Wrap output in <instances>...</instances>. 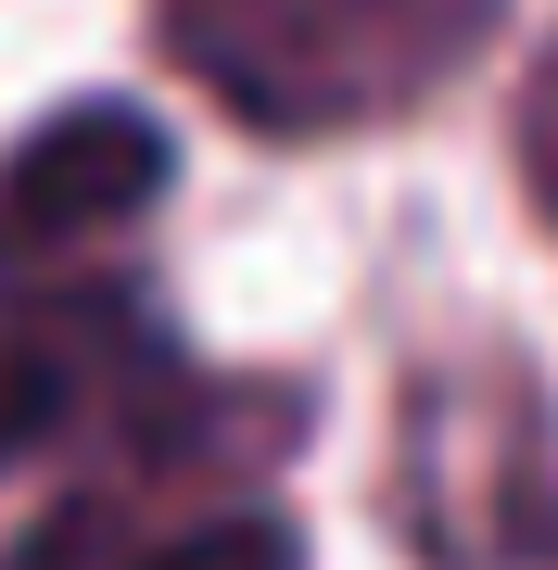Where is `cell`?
<instances>
[{
  "label": "cell",
  "mask_w": 558,
  "mask_h": 570,
  "mask_svg": "<svg viewBox=\"0 0 558 570\" xmlns=\"http://www.w3.org/2000/svg\"><path fill=\"white\" fill-rule=\"evenodd\" d=\"M508 0H166L178 77L267 140H355L419 115Z\"/></svg>",
  "instance_id": "1"
},
{
  "label": "cell",
  "mask_w": 558,
  "mask_h": 570,
  "mask_svg": "<svg viewBox=\"0 0 558 570\" xmlns=\"http://www.w3.org/2000/svg\"><path fill=\"white\" fill-rule=\"evenodd\" d=\"M153 204H166V127L127 102H63L0 153V292H51L63 254L115 242Z\"/></svg>",
  "instance_id": "2"
},
{
  "label": "cell",
  "mask_w": 558,
  "mask_h": 570,
  "mask_svg": "<svg viewBox=\"0 0 558 570\" xmlns=\"http://www.w3.org/2000/svg\"><path fill=\"white\" fill-rule=\"evenodd\" d=\"M178 367L127 292H26L0 317V469L63 431H127Z\"/></svg>",
  "instance_id": "3"
},
{
  "label": "cell",
  "mask_w": 558,
  "mask_h": 570,
  "mask_svg": "<svg viewBox=\"0 0 558 570\" xmlns=\"http://www.w3.org/2000/svg\"><path fill=\"white\" fill-rule=\"evenodd\" d=\"M115 570H305V546H292L280 508H216L190 532H153V546L115 558Z\"/></svg>",
  "instance_id": "4"
},
{
  "label": "cell",
  "mask_w": 558,
  "mask_h": 570,
  "mask_svg": "<svg viewBox=\"0 0 558 570\" xmlns=\"http://www.w3.org/2000/svg\"><path fill=\"white\" fill-rule=\"evenodd\" d=\"M520 190H533V216L558 228V51L533 63V89H520Z\"/></svg>",
  "instance_id": "5"
}]
</instances>
